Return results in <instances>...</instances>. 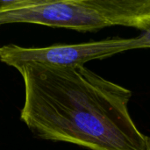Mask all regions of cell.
Returning a JSON list of instances; mask_svg holds the SVG:
<instances>
[{
  "label": "cell",
  "instance_id": "cell-3",
  "mask_svg": "<svg viewBox=\"0 0 150 150\" xmlns=\"http://www.w3.org/2000/svg\"><path fill=\"white\" fill-rule=\"evenodd\" d=\"M133 49H143L139 37L112 38L79 44H55L43 47H25L14 44L0 47V62L17 69L38 63L59 67H79Z\"/></svg>",
  "mask_w": 150,
  "mask_h": 150
},
{
  "label": "cell",
  "instance_id": "cell-5",
  "mask_svg": "<svg viewBox=\"0 0 150 150\" xmlns=\"http://www.w3.org/2000/svg\"><path fill=\"white\" fill-rule=\"evenodd\" d=\"M147 150H150V137L148 139V147H147Z\"/></svg>",
  "mask_w": 150,
  "mask_h": 150
},
{
  "label": "cell",
  "instance_id": "cell-1",
  "mask_svg": "<svg viewBox=\"0 0 150 150\" xmlns=\"http://www.w3.org/2000/svg\"><path fill=\"white\" fill-rule=\"evenodd\" d=\"M25 88L20 120L38 137L90 150H147L128 109L132 91L84 66L16 69Z\"/></svg>",
  "mask_w": 150,
  "mask_h": 150
},
{
  "label": "cell",
  "instance_id": "cell-4",
  "mask_svg": "<svg viewBox=\"0 0 150 150\" xmlns=\"http://www.w3.org/2000/svg\"><path fill=\"white\" fill-rule=\"evenodd\" d=\"M138 37L141 40V42L143 46V49L150 48V28L147 31L142 32Z\"/></svg>",
  "mask_w": 150,
  "mask_h": 150
},
{
  "label": "cell",
  "instance_id": "cell-2",
  "mask_svg": "<svg viewBox=\"0 0 150 150\" xmlns=\"http://www.w3.org/2000/svg\"><path fill=\"white\" fill-rule=\"evenodd\" d=\"M29 23L78 32L150 28V0H0V25Z\"/></svg>",
  "mask_w": 150,
  "mask_h": 150
}]
</instances>
